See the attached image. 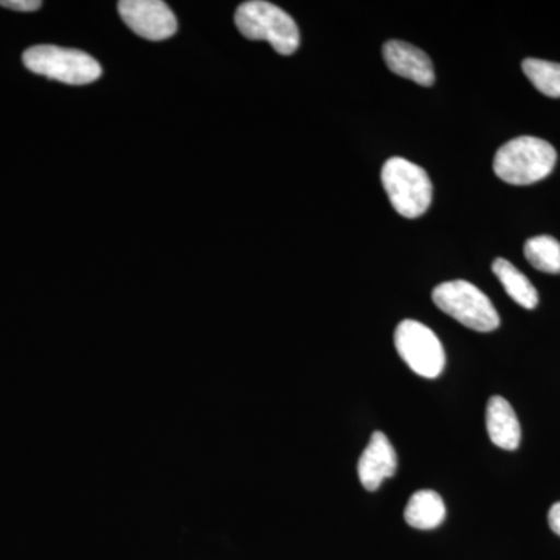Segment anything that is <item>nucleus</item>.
<instances>
[{
	"label": "nucleus",
	"mask_w": 560,
	"mask_h": 560,
	"mask_svg": "<svg viewBox=\"0 0 560 560\" xmlns=\"http://www.w3.org/2000/svg\"><path fill=\"white\" fill-rule=\"evenodd\" d=\"M558 154L547 140L522 136L497 151L493 172L512 186H529L547 178L555 168Z\"/></svg>",
	"instance_id": "obj_1"
},
{
	"label": "nucleus",
	"mask_w": 560,
	"mask_h": 560,
	"mask_svg": "<svg viewBox=\"0 0 560 560\" xmlns=\"http://www.w3.org/2000/svg\"><path fill=\"white\" fill-rule=\"evenodd\" d=\"M235 25L245 38L267 40L280 55H291L301 43L300 28L289 13L264 0L242 3L235 11Z\"/></svg>",
	"instance_id": "obj_2"
},
{
	"label": "nucleus",
	"mask_w": 560,
	"mask_h": 560,
	"mask_svg": "<svg viewBox=\"0 0 560 560\" xmlns=\"http://www.w3.org/2000/svg\"><path fill=\"white\" fill-rule=\"evenodd\" d=\"M382 184L390 205L405 219H419L429 210L433 184L419 165L404 158H390L383 165Z\"/></svg>",
	"instance_id": "obj_3"
},
{
	"label": "nucleus",
	"mask_w": 560,
	"mask_h": 560,
	"mask_svg": "<svg viewBox=\"0 0 560 560\" xmlns=\"http://www.w3.org/2000/svg\"><path fill=\"white\" fill-rule=\"evenodd\" d=\"M22 61L25 68L36 75L73 84V86L94 83L102 77V66L91 55L81 50L49 46V44L25 50Z\"/></svg>",
	"instance_id": "obj_4"
},
{
	"label": "nucleus",
	"mask_w": 560,
	"mask_h": 560,
	"mask_svg": "<svg viewBox=\"0 0 560 560\" xmlns=\"http://www.w3.org/2000/svg\"><path fill=\"white\" fill-rule=\"evenodd\" d=\"M433 302L453 319L475 331L499 329V312L492 301L467 280H451L433 290Z\"/></svg>",
	"instance_id": "obj_5"
},
{
	"label": "nucleus",
	"mask_w": 560,
	"mask_h": 560,
	"mask_svg": "<svg viewBox=\"0 0 560 560\" xmlns=\"http://www.w3.org/2000/svg\"><path fill=\"white\" fill-rule=\"evenodd\" d=\"M394 345L400 359L420 377L438 378L445 368V352L433 330L418 320L405 319L397 326Z\"/></svg>",
	"instance_id": "obj_6"
},
{
	"label": "nucleus",
	"mask_w": 560,
	"mask_h": 560,
	"mask_svg": "<svg viewBox=\"0 0 560 560\" xmlns=\"http://www.w3.org/2000/svg\"><path fill=\"white\" fill-rule=\"evenodd\" d=\"M119 13L125 24L140 38L165 40L178 31L171 7L161 0H121Z\"/></svg>",
	"instance_id": "obj_7"
},
{
	"label": "nucleus",
	"mask_w": 560,
	"mask_h": 560,
	"mask_svg": "<svg viewBox=\"0 0 560 560\" xmlns=\"http://www.w3.org/2000/svg\"><path fill=\"white\" fill-rule=\"evenodd\" d=\"M357 469L361 485L370 492H374L381 488L383 481L396 475L397 453L382 431L372 433L370 444L361 453Z\"/></svg>",
	"instance_id": "obj_8"
},
{
	"label": "nucleus",
	"mask_w": 560,
	"mask_h": 560,
	"mask_svg": "<svg viewBox=\"0 0 560 560\" xmlns=\"http://www.w3.org/2000/svg\"><path fill=\"white\" fill-rule=\"evenodd\" d=\"M386 66L397 75L420 84L431 86L434 83V69L429 55L404 40H389L383 46Z\"/></svg>",
	"instance_id": "obj_9"
},
{
	"label": "nucleus",
	"mask_w": 560,
	"mask_h": 560,
	"mask_svg": "<svg viewBox=\"0 0 560 560\" xmlns=\"http://www.w3.org/2000/svg\"><path fill=\"white\" fill-rule=\"evenodd\" d=\"M486 427L493 445L503 451H517L522 440L521 422L504 397H490L486 410Z\"/></svg>",
	"instance_id": "obj_10"
},
{
	"label": "nucleus",
	"mask_w": 560,
	"mask_h": 560,
	"mask_svg": "<svg viewBox=\"0 0 560 560\" xmlns=\"http://www.w3.org/2000/svg\"><path fill=\"white\" fill-rule=\"evenodd\" d=\"M445 504L434 490H419L405 508V521L411 528L429 530L445 521Z\"/></svg>",
	"instance_id": "obj_11"
},
{
	"label": "nucleus",
	"mask_w": 560,
	"mask_h": 560,
	"mask_svg": "<svg viewBox=\"0 0 560 560\" xmlns=\"http://www.w3.org/2000/svg\"><path fill=\"white\" fill-rule=\"evenodd\" d=\"M492 271L493 275L499 278L506 293L510 294L512 300L517 302L521 307L528 308V311H533V308L537 307V304H539L537 290L534 289L529 279L526 278L518 268H515L511 261L506 259L493 260Z\"/></svg>",
	"instance_id": "obj_12"
},
{
	"label": "nucleus",
	"mask_w": 560,
	"mask_h": 560,
	"mask_svg": "<svg viewBox=\"0 0 560 560\" xmlns=\"http://www.w3.org/2000/svg\"><path fill=\"white\" fill-rule=\"evenodd\" d=\"M526 260L536 270L560 275V243L550 235H539L525 243Z\"/></svg>",
	"instance_id": "obj_13"
},
{
	"label": "nucleus",
	"mask_w": 560,
	"mask_h": 560,
	"mask_svg": "<svg viewBox=\"0 0 560 560\" xmlns=\"http://www.w3.org/2000/svg\"><path fill=\"white\" fill-rule=\"evenodd\" d=\"M523 72L537 91L551 98H560V65L528 58L523 61Z\"/></svg>",
	"instance_id": "obj_14"
},
{
	"label": "nucleus",
	"mask_w": 560,
	"mask_h": 560,
	"mask_svg": "<svg viewBox=\"0 0 560 560\" xmlns=\"http://www.w3.org/2000/svg\"><path fill=\"white\" fill-rule=\"evenodd\" d=\"M0 7L16 11H36L43 7L39 0H0Z\"/></svg>",
	"instance_id": "obj_15"
},
{
	"label": "nucleus",
	"mask_w": 560,
	"mask_h": 560,
	"mask_svg": "<svg viewBox=\"0 0 560 560\" xmlns=\"http://www.w3.org/2000/svg\"><path fill=\"white\" fill-rule=\"evenodd\" d=\"M548 523H550V528L560 536V501L552 504L550 512H548Z\"/></svg>",
	"instance_id": "obj_16"
}]
</instances>
